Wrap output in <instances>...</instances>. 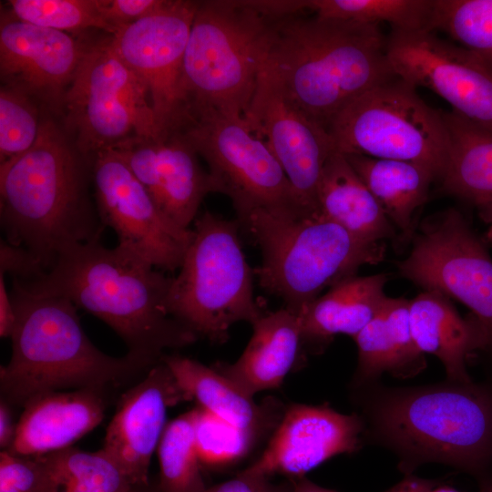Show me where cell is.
Returning <instances> with one entry per match:
<instances>
[{"label": "cell", "mask_w": 492, "mask_h": 492, "mask_svg": "<svg viewBox=\"0 0 492 492\" xmlns=\"http://www.w3.org/2000/svg\"><path fill=\"white\" fill-rule=\"evenodd\" d=\"M171 371L188 400L244 434L251 440L272 421L269 406L257 405L241 392L213 366L180 355H164L161 359Z\"/></svg>", "instance_id": "cell-26"}, {"label": "cell", "mask_w": 492, "mask_h": 492, "mask_svg": "<svg viewBox=\"0 0 492 492\" xmlns=\"http://www.w3.org/2000/svg\"><path fill=\"white\" fill-rule=\"evenodd\" d=\"M166 0H97L112 35L160 8Z\"/></svg>", "instance_id": "cell-38"}, {"label": "cell", "mask_w": 492, "mask_h": 492, "mask_svg": "<svg viewBox=\"0 0 492 492\" xmlns=\"http://www.w3.org/2000/svg\"><path fill=\"white\" fill-rule=\"evenodd\" d=\"M243 118L270 148L300 204L309 212L318 211L323 169L335 151L329 132L293 102L265 65Z\"/></svg>", "instance_id": "cell-16"}, {"label": "cell", "mask_w": 492, "mask_h": 492, "mask_svg": "<svg viewBox=\"0 0 492 492\" xmlns=\"http://www.w3.org/2000/svg\"><path fill=\"white\" fill-rule=\"evenodd\" d=\"M435 0H307L306 10L326 19L379 26L392 30L431 31Z\"/></svg>", "instance_id": "cell-30"}, {"label": "cell", "mask_w": 492, "mask_h": 492, "mask_svg": "<svg viewBox=\"0 0 492 492\" xmlns=\"http://www.w3.org/2000/svg\"><path fill=\"white\" fill-rule=\"evenodd\" d=\"M62 112L76 136V148L87 158L132 138H156L148 92L109 37L87 46Z\"/></svg>", "instance_id": "cell-11"}, {"label": "cell", "mask_w": 492, "mask_h": 492, "mask_svg": "<svg viewBox=\"0 0 492 492\" xmlns=\"http://www.w3.org/2000/svg\"><path fill=\"white\" fill-rule=\"evenodd\" d=\"M92 179L101 221L114 230L118 244L156 269H179L193 230L179 227L161 212L118 150L92 158Z\"/></svg>", "instance_id": "cell-14"}, {"label": "cell", "mask_w": 492, "mask_h": 492, "mask_svg": "<svg viewBox=\"0 0 492 492\" xmlns=\"http://www.w3.org/2000/svg\"><path fill=\"white\" fill-rule=\"evenodd\" d=\"M46 272L39 260L22 246L0 240V273L23 282L35 281Z\"/></svg>", "instance_id": "cell-39"}, {"label": "cell", "mask_w": 492, "mask_h": 492, "mask_svg": "<svg viewBox=\"0 0 492 492\" xmlns=\"http://www.w3.org/2000/svg\"><path fill=\"white\" fill-rule=\"evenodd\" d=\"M480 217L490 223L487 231L485 234V240L487 243H492V200L477 207Z\"/></svg>", "instance_id": "cell-45"}, {"label": "cell", "mask_w": 492, "mask_h": 492, "mask_svg": "<svg viewBox=\"0 0 492 492\" xmlns=\"http://www.w3.org/2000/svg\"><path fill=\"white\" fill-rule=\"evenodd\" d=\"M87 45L70 34L24 22L1 12L0 76L3 85L54 111L63 100Z\"/></svg>", "instance_id": "cell-17"}, {"label": "cell", "mask_w": 492, "mask_h": 492, "mask_svg": "<svg viewBox=\"0 0 492 492\" xmlns=\"http://www.w3.org/2000/svg\"><path fill=\"white\" fill-rule=\"evenodd\" d=\"M264 65L293 102L326 130L353 100L397 77L379 26L314 15L273 21Z\"/></svg>", "instance_id": "cell-3"}, {"label": "cell", "mask_w": 492, "mask_h": 492, "mask_svg": "<svg viewBox=\"0 0 492 492\" xmlns=\"http://www.w3.org/2000/svg\"><path fill=\"white\" fill-rule=\"evenodd\" d=\"M16 425L14 420L12 405L4 399L0 402V446L8 450L15 439Z\"/></svg>", "instance_id": "cell-42"}, {"label": "cell", "mask_w": 492, "mask_h": 492, "mask_svg": "<svg viewBox=\"0 0 492 492\" xmlns=\"http://www.w3.org/2000/svg\"><path fill=\"white\" fill-rule=\"evenodd\" d=\"M274 20L250 1H198L183 59L189 114L243 117L264 66Z\"/></svg>", "instance_id": "cell-7"}, {"label": "cell", "mask_w": 492, "mask_h": 492, "mask_svg": "<svg viewBox=\"0 0 492 492\" xmlns=\"http://www.w3.org/2000/svg\"><path fill=\"white\" fill-rule=\"evenodd\" d=\"M200 407L168 422L159 443V492H202L204 484L196 440Z\"/></svg>", "instance_id": "cell-31"}, {"label": "cell", "mask_w": 492, "mask_h": 492, "mask_svg": "<svg viewBox=\"0 0 492 492\" xmlns=\"http://www.w3.org/2000/svg\"><path fill=\"white\" fill-rule=\"evenodd\" d=\"M428 492H458V491L449 487H446V486L439 487L437 485L434 487L432 489H430Z\"/></svg>", "instance_id": "cell-46"}, {"label": "cell", "mask_w": 492, "mask_h": 492, "mask_svg": "<svg viewBox=\"0 0 492 492\" xmlns=\"http://www.w3.org/2000/svg\"><path fill=\"white\" fill-rule=\"evenodd\" d=\"M433 32L391 30L386 55L392 69L415 87L440 96L462 118L492 131V69Z\"/></svg>", "instance_id": "cell-15"}, {"label": "cell", "mask_w": 492, "mask_h": 492, "mask_svg": "<svg viewBox=\"0 0 492 492\" xmlns=\"http://www.w3.org/2000/svg\"><path fill=\"white\" fill-rule=\"evenodd\" d=\"M89 158L43 118L35 144L0 163V222L5 239L50 270L75 243L99 241L106 229L88 196Z\"/></svg>", "instance_id": "cell-2"}, {"label": "cell", "mask_w": 492, "mask_h": 492, "mask_svg": "<svg viewBox=\"0 0 492 492\" xmlns=\"http://www.w3.org/2000/svg\"><path fill=\"white\" fill-rule=\"evenodd\" d=\"M42 118L35 99L2 85L0 89V163L28 150L36 141Z\"/></svg>", "instance_id": "cell-34"}, {"label": "cell", "mask_w": 492, "mask_h": 492, "mask_svg": "<svg viewBox=\"0 0 492 492\" xmlns=\"http://www.w3.org/2000/svg\"><path fill=\"white\" fill-rule=\"evenodd\" d=\"M364 420L357 414H341L328 406L293 404L282 413L260 456L241 470L271 477L296 480L328 459L354 453L361 446Z\"/></svg>", "instance_id": "cell-18"}, {"label": "cell", "mask_w": 492, "mask_h": 492, "mask_svg": "<svg viewBox=\"0 0 492 492\" xmlns=\"http://www.w3.org/2000/svg\"><path fill=\"white\" fill-rule=\"evenodd\" d=\"M108 390L83 388L54 391L32 398L16 423L9 451L41 456L72 445L104 418Z\"/></svg>", "instance_id": "cell-21"}, {"label": "cell", "mask_w": 492, "mask_h": 492, "mask_svg": "<svg viewBox=\"0 0 492 492\" xmlns=\"http://www.w3.org/2000/svg\"><path fill=\"white\" fill-rule=\"evenodd\" d=\"M209 166L218 193L228 196L240 220L257 210L303 215L278 160L243 117L190 112L179 130Z\"/></svg>", "instance_id": "cell-10"}, {"label": "cell", "mask_w": 492, "mask_h": 492, "mask_svg": "<svg viewBox=\"0 0 492 492\" xmlns=\"http://www.w3.org/2000/svg\"><path fill=\"white\" fill-rule=\"evenodd\" d=\"M409 320L416 346L441 361L448 381L472 382L466 359L472 352L487 347L485 333L473 315L463 319L449 298L425 290L409 300Z\"/></svg>", "instance_id": "cell-23"}, {"label": "cell", "mask_w": 492, "mask_h": 492, "mask_svg": "<svg viewBox=\"0 0 492 492\" xmlns=\"http://www.w3.org/2000/svg\"><path fill=\"white\" fill-rule=\"evenodd\" d=\"M261 251L259 284L300 315L326 287L383 261L379 242L358 239L319 211L303 215L257 210L240 220Z\"/></svg>", "instance_id": "cell-6"}, {"label": "cell", "mask_w": 492, "mask_h": 492, "mask_svg": "<svg viewBox=\"0 0 492 492\" xmlns=\"http://www.w3.org/2000/svg\"><path fill=\"white\" fill-rule=\"evenodd\" d=\"M443 117L449 154L442 189L477 207L492 200V131L454 111L443 112Z\"/></svg>", "instance_id": "cell-28"}, {"label": "cell", "mask_w": 492, "mask_h": 492, "mask_svg": "<svg viewBox=\"0 0 492 492\" xmlns=\"http://www.w3.org/2000/svg\"><path fill=\"white\" fill-rule=\"evenodd\" d=\"M197 5L198 1L166 0L109 36L117 55L148 92L156 138L179 130L189 118L182 70Z\"/></svg>", "instance_id": "cell-13"}, {"label": "cell", "mask_w": 492, "mask_h": 492, "mask_svg": "<svg viewBox=\"0 0 492 492\" xmlns=\"http://www.w3.org/2000/svg\"><path fill=\"white\" fill-rule=\"evenodd\" d=\"M135 492H152V491H150L149 487H143V488H137L135 490ZM156 492H159L158 489H157Z\"/></svg>", "instance_id": "cell-48"}, {"label": "cell", "mask_w": 492, "mask_h": 492, "mask_svg": "<svg viewBox=\"0 0 492 492\" xmlns=\"http://www.w3.org/2000/svg\"><path fill=\"white\" fill-rule=\"evenodd\" d=\"M15 312L7 291L5 274L0 273V336L11 337L15 325Z\"/></svg>", "instance_id": "cell-41"}, {"label": "cell", "mask_w": 492, "mask_h": 492, "mask_svg": "<svg viewBox=\"0 0 492 492\" xmlns=\"http://www.w3.org/2000/svg\"><path fill=\"white\" fill-rule=\"evenodd\" d=\"M365 413L372 435L410 475L427 462L450 465L492 481V383L375 389Z\"/></svg>", "instance_id": "cell-4"}, {"label": "cell", "mask_w": 492, "mask_h": 492, "mask_svg": "<svg viewBox=\"0 0 492 492\" xmlns=\"http://www.w3.org/2000/svg\"><path fill=\"white\" fill-rule=\"evenodd\" d=\"M252 271L238 224L205 210L195 220L179 273L172 277L169 313L214 343H224L238 322L254 323L264 313L253 296Z\"/></svg>", "instance_id": "cell-8"}, {"label": "cell", "mask_w": 492, "mask_h": 492, "mask_svg": "<svg viewBox=\"0 0 492 492\" xmlns=\"http://www.w3.org/2000/svg\"><path fill=\"white\" fill-rule=\"evenodd\" d=\"M45 469L40 456L0 453V492H41Z\"/></svg>", "instance_id": "cell-37"}, {"label": "cell", "mask_w": 492, "mask_h": 492, "mask_svg": "<svg viewBox=\"0 0 492 492\" xmlns=\"http://www.w3.org/2000/svg\"><path fill=\"white\" fill-rule=\"evenodd\" d=\"M374 197L390 221L406 237L413 233V216L428 195L435 175L419 164L343 154Z\"/></svg>", "instance_id": "cell-27"}, {"label": "cell", "mask_w": 492, "mask_h": 492, "mask_svg": "<svg viewBox=\"0 0 492 492\" xmlns=\"http://www.w3.org/2000/svg\"><path fill=\"white\" fill-rule=\"evenodd\" d=\"M292 492H337L333 489L321 487L305 477L293 480V489Z\"/></svg>", "instance_id": "cell-44"}, {"label": "cell", "mask_w": 492, "mask_h": 492, "mask_svg": "<svg viewBox=\"0 0 492 492\" xmlns=\"http://www.w3.org/2000/svg\"><path fill=\"white\" fill-rule=\"evenodd\" d=\"M415 88L395 77L353 100L327 128L334 150L414 162L441 179L449 154L446 124Z\"/></svg>", "instance_id": "cell-9"}, {"label": "cell", "mask_w": 492, "mask_h": 492, "mask_svg": "<svg viewBox=\"0 0 492 492\" xmlns=\"http://www.w3.org/2000/svg\"><path fill=\"white\" fill-rule=\"evenodd\" d=\"M317 209L363 241L379 242L395 236V225L342 153L333 152L324 164Z\"/></svg>", "instance_id": "cell-25"}, {"label": "cell", "mask_w": 492, "mask_h": 492, "mask_svg": "<svg viewBox=\"0 0 492 492\" xmlns=\"http://www.w3.org/2000/svg\"><path fill=\"white\" fill-rule=\"evenodd\" d=\"M16 281L32 293L69 300L111 327L128 354L154 364L166 349L187 346L198 337L167 310L172 277L119 244L113 249L99 241L69 245L43 276Z\"/></svg>", "instance_id": "cell-1"}, {"label": "cell", "mask_w": 492, "mask_h": 492, "mask_svg": "<svg viewBox=\"0 0 492 492\" xmlns=\"http://www.w3.org/2000/svg\"><path fill=\"white\" fill-rule=\"evenodd\" d=\"M252 325V335L233 364L213 367L249 397L281 386L294 368L303 347L300 316L282 308L263 313Z\"/></svg>", "instance_id": "cell-22"}, {"label": "cell", "mask_w": 492, "mask_h": 492, "mask_svg": "<svg viewBox=\"0 0 492 492\" xmlns=\"http://www.w3.org/2000/svg\"><path fill=\"white\" fill-rule=\"evenodd\" d=\"M292 489L293 480L275 485L269 477L241 471L235 477L206 487L202 492H292Z\"/></svg>", "instance_id": "cell-40"}, {"label": "cell", "mask_w": 492, "mask_h": 492, "mask_svg": "<svg viewBox=\"0 0 492 492\" xmlns=\"http://www.w3.org/2000/svg\"><path fill=\"white\" fill-rule=\"evenodd\" d=\"M188 397L162 361L119 399L103 449L135 487H149V465L168 424L167 411Z\"/></svg>", "instance_id": "cell-20"}, {"label": "cell", "mask_w": 492, "mask_h": 492, "mask_svg": "<svg viewBox=\"0 0 492 492\" xmlns=\"http://www.w3.org/2000/svg\"><path fill=\"white\" fill-rule=\"evenodd\" d=\"M385 274L352 276L316 298L299 315L303 346L319 351L335 335L354 338L382 309Z\"/></svg>", "instance_id": "cell-24"}, {"label": "cell", "mask_w": 492, "mask_h": 492, "mask_svg": "<svg viewBox=\"0 0 492 492\" xmlns=\"http://www.w3.org/2000/svg\"><path fill=\"white\" fill-rule=\"evenodd\" d=\"M172 222L189 229L209 193L218 190L198 154L179 131L159 138H132L115 149Z\"/></svg>", "instance_id": "cell-19"}, {"label": "cell", "mask_w": 492, "mask_h": 492, "mask_svg": "<svg viewBox=\"0 0 492 492\" xmlns=\"http://www.w3.org/2000/svg\"><path fill=\"white\" fill-rule=\"evenodd\" d=\"M435 30L446 33L492 69V0H435Z\"/></svg>", "instance_id": "cell-32"}, {"label": "cell", "mask_w": 492, "mask_h": 492, "mask_svg": "<svg viewBox=\"0 0 492 492\" xmlns=\"http://www.w3.org/2000/svg\"><path fill=\"white\" fill-rule=\"evenodd\" d=\"M7 5L14 17L39 26L67 33L96 28L112 35L97 0H10Z\"/></svg>", "instance_id": "cell-33"}, {"label": "cell", "mask_w": 492, "mask_h": 492, "mask_svg": "<svg viewBox=\"0 0 492 492\" xmlns=\"http://www.w3.org/2000/svg\"><path fill=\"white\" fill-rule=\"evenodd\" d=\"M10 296L15 312L12 354L0 368L2 398L25 406L32 398L66 389L108 390L156 364L130 354L108 355L84 332L69 300L38 295L13 279Z\"/></svg>", "instance_id": "cell-5"}, {"label": "cell", "mask_w": 492, "mask_h": 492, "mask_svg": "<svg viewBox=\"0 0 492 492\" xmlns=\"http://www.w3.org/2000/svg\"><path fill=\"white\" fill-rule=\"evenodd\" d=\"M477 492H492V482L480 484Z\"/></svg>", "instance_id": "cell-47"}, {"label": "cell", "mask_w": 492, "mask_h": 492, "mask_svg": "<svg viewBox=\"0 0 492 492\" xmlns=\"http://www.w3.org/2000/svg\"><path fill=\"white\" fill-rule=\"evenodd\" d=\"M490 245H492V243H490Z\"/></svg>", "instance_id": "cell-49"}, {"label": "cell", "mask_w": 492, "mask_h": 492, "mask_svg": "<svg viewBox=\"0 0 492 492\" xmlns=\"http://www.w3.org/2000/svg\"><path fill=\"white\" fill-rule=\"evenodd\" d=\"M45 478L41 492H135L115 460L102 448L74 446L40 456Z\"/></svg>", "instance_id": "cell-29"}, {"label": "cell", "mask_w": 492, "mask_h": 492, "mask_svg": "<svg viewBox=\"0 0 492 492\" xmlns=\"http://www.w3.org/2000/svg\"><path fill=\"white\" fill-rule=\"evenodd\" d=\"M383 307L354 338L358 348V364L354 377L356 386L369 384L384 372L394 373L395 343Z\"/></svg>", "instance_id": "cell-35"}, {"label": "cell", "mask_w": 492, "mask_h": 492, "mask_svg": "<svg viewBox=\"0 0 492 492\" xmlns=\"http://www.w3.org/2000/svg\"><path fill=\"white\" fill-rule=\"evenodd\" d=\"M384 313L395 343V369L393 374L406 377L423 370L425 362L414 340L409 320V300L387 297Z\"/></svg>", "instance_id": "cell-36"}, {"label": "cell", "mask_w": 492, "mask_h": 492, "mask_svg": "<svg viewBox=\"0 0 492 492\" xmlns=\"http://www.w3.org/2000/svg\"><path fill=\"white\" fill-rule=\"evenodd\" d=\"M437 485V481L420 478L410 474L385 492H428Z\"/></svg>", "instance_id": "cell-43"}, {"label": "cell", "mask_w": 492, "mask_h": 492, "mask_svg": "<svg viewBox=\"0 0 492 492\" xmlns=\"http://www.w3.org/2000/svg\"><path fill=\"white\" fill-rule=\"evenodd\" d=\"M400 274L466 305L481 325L492 351V259L486 244L456 209L428 218Z\"/></svg>", "instance_id": "cell-12"}]
</instances>
